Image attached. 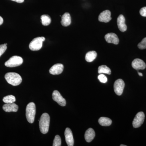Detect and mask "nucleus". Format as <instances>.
Returning <instances> with one entry per match:
<instances>
[{
	"label": "nucleus",
	"instance_id": "21",
	"mask_svg": "<svg viewBox=\"0 0 146 146\" xmlns=\"http://www.w3.org/2000/svg\"><path fill=\"white\" fill-rule=\"evenodd\" d=\"M98 72L99 74H100L104 73V74L110 75L111 74V71L110 69L107 66L105 65L100 66L99 67Z\"/></svg>",
	"mask_w": 146,
	"mask_h": 146
},
{
	"label": "nucleus",
	"instance_id": "12",
	"mask_svg": "<svg viewBox=\"0 0 146 146\" xmlns=\"http://www.w3.org/2000/svg\"><path fill=\"white\" fill-rule=\"evenodd\" d=\"M131 65L133 69L137 70H144L145 69L146 67L145 63L143 60L139 58H136L134 59L132 61Z\"/></svg>",
	"mask_w": 146,
	"mask_h": 146
},
{
	"label": "nucleus",
	"instance_id": "10",
	"mask_svg": "<svg viewBox=\"0 0 146 146\" xmlns=\"http://www.w3.org/2000/svg\"><path fill=\"white\" fill-rule=\"evenodd\" d=\"M111 12L108 10H105L100 14L98 20L100 22L107 23L111 21Z\"/></svg>",
	"mask_w": 146,
	"mask_h": 146
},
{
	"label": "nucleus",
	"instance_id": "14",
	"mask_svg": "<svg viewBox=\"0 0 146 146\" xmlns=\"http://www.w3.org/2000/svg\"><path fill=\"white\" fill-rule=\"evenodd\" d=\"M125 18L123 15H120L118 17L117 23L118 28L120 31L125 32L127 30V27L125 23Z\"/></svg>",
	"mask_w": 146,
	"mask_h": 146
},
{
	"label": "nucleus",
	"instance_id": "2",
	"mask_svg": "<svg viewBox=\"0 0 146 146\" xmlns=\"http://www.w3.org/2000/svg\"><path fill=\"white\" fill-rule=\"evenodd\" d=\"M6 81L9 84L16 86L21 84L22 81L21 76L15 72H9L7 73L5 76Z\"/></svg>",
	"mask_w": 146,
	"mask_h": 146
},
{
	"label": "nucleus",
	"instance_id": "32",
	"mask_svg": "<svg viewBox=\"0 0 146 146\" xmlns=\"http://www.w3.org/2000/svg\"><path fill=\"white\" fill-rule=\"evenodd\" d=\"M5 44L6 45V46H7V43H5Z\"/></svg>",
	"mask_w": 146,
	"mask_h": 146
},
{
	"label": "nucleus",
	"instance_id": "5",
	"mask_svg": "<svg viewBox=\"0 0 146 146\" xmlns=\"http://www.w3.org/2000/svg\"><path fill=\"white\" fill-rule=\"evenodd\" d=\"M23 60L21 56H14L11 57L5 63V65L7 67L13 68L18 67L23 64Z\"/></svg>",
	"mask_w": 146,
	"mask_h": 146
},
{
	"label": "nucleus",
	"instance_id": "11",
	"mask_svg": "<svg viewBox=\"0 0 146 146\" xmlns=\"http://www.w3.org/2000/svg\"><path fill=\"white\" fill-rule=\"evenodd\" d=\"M105 39L108 43H112L114 44H118L119 42L117 35L114 33H108L106 35Z\"/></svg>",
	"mask_w": 146,
	"mask_h": 146
},
{
	"label": "nucleus",
	"instance_id": "25",
	"mask_svg": "<svg viewBox=\"0 0 146 146\" xmlns=\"http://www.w3.org/2000/svg\"><path fill=\"white\" fill-rule=\"evenodd\" d=\"M98 79L100 81L102 82V83H106L108 81L107 77L104 75L102 74H100L98 76Z\"/></svg>",
	"mask_w": 146,
	"mask_h": 146
},
{
	"label": "nucleus",
	"instance_id": "26",
	"mask_svg": "<svg viewBox=\"0 0 146 146\" xmlns=\"http://www.w3.org/2000/svg\"><path fill=\"white\" fill-rule=\"evenodd\" d=\"M7 49V46L5 44L0 45V57L1 56Z\"/></svg>",
	"mask_w": 146,
	"mask_h": 146
},
{
	"label": "nucleus",
	"instance_id": "31",
	"mask_svg": "<svg viewBox=\"0 0 146 146\" xmlns=\"http://www.w3.org/2000/svg\"><path fill=\"white\" fill-rule=\"evenodd\" d=\"M120 146H126V145H120Z\"/></svg>",
	"mask_w": 146,
	"mask_h": 146
},
{
	"label": "nucleus",
	"instance_id": "1",
	"mask_svg": "<svg viewBox=\"0 0 146 146\" xmlns=\"http://www.w3.org/2000/svg\"><path fill=\"white\" fill-rule=\"evenodd\" d=\"M39 126L40 131L43 134L48 133L49 128L50 117L47 113L42 114L39 121Z\"/></svg>",
	"mask_w": 146,
	"mask_h": 146
},
{
	"label": "nucleus",
	"instance_id": "19",
	"mask_svg": "<svg viewBox=\"0 0 146 146\" xmlns=\"http://www.w3.org/2000/svg\"><path fill=\"white\" fill-rule=\"evenodd\" d=\"M99 123L101 125L103 126H108L111 125L112 123V120L109 118L102 117L98 120Z\"/></svg>",
	"mask_w": 146,
	"mask_h": 146
},
{
	"label": "nucleus",
	"instance_id": "8",
	"mask_svg": "<svg viewBox=\"0 0 146 146\" xmlns=\"http://www.w3.org/2000/svg\"><path fill=\"white\" fill-rule=\"evenodd\" d=\"M52 99L55 102H56L60 106H65L66 105V100L60 95L59 91L55 90L52 95Z\"/></svg>",
	"mask_w": 146,
	"mask_h": 146
},
{
	"label": "nucleus",
	"instance_id": "18",
	"mask_svg": "<svg viewBox=\"0 0 146 146\" xmlns=\"http://www.w3.org/2000/svg\"><path fill=\"white\" fill-rule=\"evenodd\" d=\"M97 56V53L95 51L89 52L85 56V60L88 62H91L94 61Z\"/></svg>",
	"mask_w": 146,
	"mask_h": 146
},
{
	"label": "nucleus",
	"instance_id": "22",
	"mask_svg": "<svg viewBox=\"0 0 146 146\" xmlns=\"http://www.w3.org/2000/svg\"><path fill=\"white\" fill-rule=\"evenodd\" d=\"M3 101L5 104L13 103L16 102V99L13 95H9L4 97Z\"/></svg>",
	"mask_w": 146,
	"mask_h": 146
},
{
	"label": "nucleus",
	"instance_id": "24",
	"mask_svg": "<svg viewBox=\"0 0 146 146\" xmlns=\"http://www.w3.org/2000/svg\"><path fill=\"white\" fill-rule=\"evenodd\" d=\"M138 48L141 50L146 48V37L144 38L140 43L138 44Z\"/></svg>",
	"mask_w": 146,
	"mask_h": 146
},
{
	"label": "nucleus",
	"instance_id": "6",
	"mask_svg": "<svg viewBox=\"0 0 146 146\" xmlns=\"http://www.w3.org/2000/svg\"><path fill=\"white\" fill-rule=\"evenodd\" d=\"M145 115L143 112H138L132 122L133 126L134 128H138L141 127L143 123L145 120Z\"/></svg>",
	"mask_w": 146,
	"mask_h": 146
},
{
	"label": "nucleus",
	"instance_id": "28",
	"mask_svg": "<svg viewBox=\"0 0 146 146\" xmlns=\"http://www.w3.org/2000/svg\"><path fill=\"white\" fill-rule=\"evenodd\" d=\"M13 1L16 2L18 3H23L24 2V0H11Z\"/></svg>",
	"mask_w": 146,
	"mask_h": 146
},
{
	"label": "nucleus",
	"instance_id": "30",
	"mask_svg": "<svg viewBox=\"0 0 146 146\" xmlns=\"http://www.w3.org/2000/svg\"><path fill=\"white\" fill-rule=\"evenodd\" d=\"M138 75H139V76H143V74L142 73L139 72H138Z\"/></svg>",
	"mask_w": 146,
	"mask_h": 146
},
{
	"label": "nucleus",
	"instance_id": "15",
	"mask_svg": "<svg viewBox=\"0 0 146 146\" xmlns=\"http://www.w3.org/2000/svg\"><path fill=\"white\" fill-rule=\"evenodd\" d=\"M3 110L6 112H16L18 110V106L14 103L11 104H5L3 106Z\"/></svg>",
	"mask_w": 146,
	"mask_h": 146
},
{
	"label": "nucleus",
	"instance_id": "13",
	"mask_svg": "<svg viewBox=\"0 0 146 146\" xmlns=\"http://www.w3.org/2000/svg\"><path fill=\"white\" fill-rule=\"evenodd\" d=\"M64 69V66L63 64L60 63H57L52 66L49 70V72L51 74H60L62 73Z\"/></svg>",
	"mask_w": 146,
	"mask_h": 146
},
{
	"label": "nucleus",
	"instance_id": "7",
	"mask_svg": "<svg viewBox=\"0 0 146 146\" xmlns=\"http://www.w3.org/2000/svg\"><path fill=\"white\" fill-rule=\"evenodd\" d=\"M124 82L121 79H119L115 82L114 84V89L115 94L118 96H121L123 94L124 88Z\"/></svg>",
	"mask_w": 146,
	"mask_h": 146
},
{
	"label": "nucleus",
	"instance_id": "17",
	"mask_svg": "<svg viewBox=\"0 0 146 146\" xmlns=\"http://www.w3.org/2000/svg\"><path fill=\"white\" fill-rule=\"evenodd\" d=\"M71 23V17L69 13H65L61 17V24L64 27H68Z\"/></svg>",
	"mask_w": 146,
	"mask_h": 146
},
{
	"label": "nucleus",
	"instance_id": "20",
	"mask_svg": "<svg viewBox=\"0 0 146 146\" xmlns=\"http://www.w3.org/2000/svg\"><path fill=\"white\" fill-rule=\"evenodd\" d=\"M41 19L42 25L45 26L49 25L51 23V18L49 15L46 14L42 15Z\"/></svg>",
	"mask_w": 146,
	"mask_h": 146
},
{
	"label": "nucleus",
	"instance_id": "27",
	"mask_svg": "<svg viewBox=\"0 0 146 146\" xmlns=\"http://www.w3.org/2000/svg\"><path fill=\"white\" fill-rule=\"evenodd\" d=\"M140 14L143 17H146V7H143L140 10Z\"/></svg>",
	"mask_w": 146,
	"mask_h": 146
},
{
	"label": "nucleus",
	"instance_id": "4",
	"mask_svg": "<svg viewBox=\"0 0 146 146\" xmlns=\"http://www.w3.org/2000/svg\"><path fill=\"white\" fill-rule=\"evenodd\" d=\"M45 40V38L44 36L35 38L30 43L29 45L30 49L32 51H37L41 49L43 45V42Z\"/></svg>",
	"mask_w": 146,
	"mask_h": 146
},
{
	"label": "nucleus",
	"instance_id": "16",
	"mask_svg": "<svg viewBox=\"0 0 146 146\" xmlns=\"http://www.w3.org/2000/svg\"><path fill=\"white\" fill-rule=\"evenodd\" d=\"M95 136H96V133L95 131L93 129L90 128L88 129L85 132L84 138L86 142L90 143L94 140Z\"/></svg>",
	"mask_w": 146,
	"mask_h": 146
},
{
	"label": "nucleus",
	"instance_id": "9",
	"mask_svg": "<svg viewBox=\"0 0 146 146\" xmlns=\"http://www.w3.org/2000/svg\"><path fill=\"white\" fill-rule=\"evenodd\" d=\"M65 141L68 146H73L74 145V139L72 130L69 128H66L65 131Z\"/></svg>",
	"mask_w": 146,
	"mask_h": 146
},
{
	"label": "nucleus",
	"instance_id": "23",
	"mask_svg": "<svg viewBox=\"0 0 146 146\" xmlns=\"http://www.w3.org/2000/svg\"><path fill=\"white\" fill-rule=\"evenodd\" d=\"M61 145V140L59 135H56L54 140L53 146H60Z\"/></svg>",
	"mask_w": 146,
	"mask_h": 146
},
{
	"label": "nucleus",
	"instance_id": "29",
	"mask_svg": "<svg viewBox=\"0 0 146 146\" xmlns=\"http://www.w3.org/2000/svg\"><path fill=\"white\" fill-rule=\"evenodd\" d=\"M3 23V19L2 17L0 16V25H2Z\"/></svg>",
	"mask_w": 146,
	"mask_h": 146
},
{
	"label": "nucleus",
	"instance_id": "3",
	"mask_svg": "<svg viewBox=\"0 0 146 146\" xmlns=\"http://www.w3.org/2000/svg\"><path fill=\"white\" fill-rule=\"evenodd\" d=\"M36 114V106L34 103L30 102L27 105L26 110V116L29 123L34 122Z\"/></svg>",
	"mask_w": 146,
	"mask_h": 146
}]
</instances>
